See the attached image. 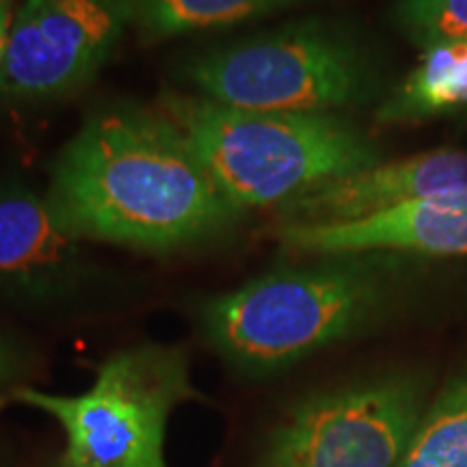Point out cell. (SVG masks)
Wrapping results in <instances>:
<instances>
[{
    "label": "cell",
    "mask_w": 467,
    "mask_h": 467,
    "mask_svg": "<svg viewBox=\"0 0 467 467\" xmlns=\"http://www.w3.org/2000/svg\"><path fill=\"white\" fill-rule=\"evenodd\" d=\"M134 5L137 0H22L0 93L17 102H50L83 89L134 26Z\"/></svg>",
    "instance_id": "7"
},
{
    "label": "cell",
    "mask_w": 467,
    "mask_h": 467,
    "mask_svg": "<svg viewBox=\"0 0 467 467\" xmlns=\"http://www.w3.org/2000/svg\"><path fill=\"white\" fill-rule=\"evenodd\" d=\"M461 191H467V151H424L314 184L277 208V225L348 223Z\"/></svg>",
    "instance_id": "9"
},
{
    "label": "cell",
    "mask_w": 467,
    "mask_h": 467,
    "mask_svg": "<svg viewBox=\"0 0 467 467\" xmlns=\"http://www.w3.org/2000/svg\"><path fill=\"white\" fill-rule=\"evenodd\" d=\"M159 109L241 214L279 208L314 184L381 162L377 145L334 113L244 110L173 89L161 93Z\"/></svg>",
    "instance_id": "3"
},
{
    "label": "cell",
    "mask_w": 467,
    "mask_h": 467,
    "mask_svg": "<svg viewBox=\"0 0 467 467\" xmlns=\"http://www.w3.org/2000/svg\"><path fill=\"white\" fill-rule=\"evenodd\" d=\"M58 467H66V465H63V463H58Z\"/></svg>",
    "instance_id": "17"
},
{
    "label": "cell",
    "mask_w": 467,
    "mask_h": 467,
    "mask_svg": "<svg viewBox=\"0 0 467 467\" xmlns=\"http://www.w3.org/2000/svg\"><path fill=\"white\" fill-rule=\"evenodd\" d=\"M197 399L180 347L137 344L109 355L89 389L74 396L14 388L9 400L39 409L66 433V467H167L175 407Z\"/></svg>",
    "instance_id": "5"
},
{
    "label": "cell",
    "mask_w": 467,
    "mask_h": 467,
    "mask_svg": "<svg viewBox=\"0 0 467 467\" xmlns=\"http://www.w3.org/2000/svg\"><path fill=\"white\" fill-rule=\"evenodd\" d=\"M394 20L411 42L431 46L467 42V0H400Z\"/></svg>",
    "instance_id": "14"
},
{
    "label": "cell",
    "mask_w": 467,
    "mask_h": 467,
    "mask_svg": "<svg viewBox=\"0 0 467 467\" xmlns=\"http://www.w3.org/2000/svg\"><path fill=\"white\" fill-rule=\"evenodd\" d=\"M295 0H137L134 28L145 42L227 28L255 20Z\"/></svg>",
    "instance_id": "12"
},
{
    "label": "cell",
    "mask_w": 467,
    "mask_h": 467,
    "mask_svg": "<svg viewBox=\"0 0 467 467\" xmlns=\"http://www.w3.org/2000/svg\"><path fill=\"white\" fill-rule=\"evenodd\" d=\"M388 255H327L203 299L197 307L203 342L243 377L282 372L388 312L394 296Z\"/></svg>",
    "instance_id": "2"
},
{
    "label": "cell",
    "mask_w": 467,
    "mask_h": 467,
    "mask_svg": "<svg viewBox=\"0 0 467 467\" xmlns=\"http://www.w3.org/2000/svg\"><path fill=\"white\" fill-rule=\"evenodd\" d=\"M467 107V42L431 46L399 91L379 110L388 124Z\"/></svg>",
    "instance_id": "11"
},
{
    "label": "cell",
    "mask_w": 467,
    "mask_h": 467,
    "mask_svg": "<svg viewBox=\"0 0 467 467\" xmlns=\"http://www.w3.org/2000/svg\"><path fill=\"white\" fill-rule=\"evenodd\" d=\"M16 14H17V0H0V78H3L5 63H7Z\"/></svg>",
    "instance_id": "16"
},
{
    "label": "cell",
    "mask_w": 467,
    "mask_h": 467,
    "mask_svg": "<svg viewBox=\"0 0 467 467\" xmlns=\"http://www.w3.org/2000/svg\"><path fill=\"white\" fill-rule=\"evenodd\" d=\"M285 251L317 255L418 254L467 255V191L429 197L336 225H277Z\"/></svg>",
    "instance_id": "10"
},
{
    "label": "cell",
    "mask_w": 467,
    "mask_h": 467,
    "mask_svg": "<svg viewBox=\"0 0 467 467\" xmlns=\"http://www.w3.org/2000/svg\"><path fill=\"white\" fill-rule=\"evenodd\" d=\"M44 195L78 241L145 254L200 247L243 217L171 117L134 102L87 115L52 161Z\"/></svg>",
    "instance_id": "1"
},
{
    "label": "cell",
    "mask_w": 467,
    "mask_h": 467,
    "mask_svg": "<svg viewBox=\"0 0 467 467\" xmlns=\"http://www.w3.org/2000/svg\"><path fill=\"white\" fill-rule=\"evenodd\" d=\"M189 93L265 113H334L375 96V66L342 28L299 22L197 52L182 66Z\"/></svg>",
    "instance_id": "4"
},
{
    "label": "cell",
    "mask_w": 467,
    "mask_h": 467,
    "mask_svg": "<svg viewBox=\"0 0 467 467\" xmlns=\"http://www.w3.org/2000/svg\"><path fill=\"white\" fill-rule=\"evenodd\" d=\"M26 370V355L20 344L0 331V389L9 388Z\"/></svg>",
    "instance_id": "15"
},
{
    "label": "cell",
    "mask_w": 467,
    "mask_h": 467,
    "mask_svg": "<svg viewBox=\"0 0 467 467\" xmlns=\"http://www.w3.org/2000/svg\"><path fill=\"white\" fill-rule=\"evenodd\" d=\"M424 405V383L413 375L309 394L273 426L258 467H399Z\"/></svg>",
    "instance_id": "6"
},
{
    "label": "cell",
    "mask_w": 467,
    "mask_h": 467,
    "mask_svg": "<svg viewBox=\"0 0 467 467\" xmlns=\"http://www.w3.org/2000/svg\"><path fill=\"white\" fill-rule=\"evenodd\" d=\"M52 214L46 195L17 175L0 178V299L63 312L98 295L102 268Z\"/></svg>",
    "instance_id": "8"
},
{
    "label": "cell",
    "mask_w": 467,
    "mask_h": 467,
    "mask_svg": "<svg viewBox=\"0 0 467 467\" xmlns=\"http://www.w3.org/2000/svg\"><path fill=\"white\" fill-rule=\"evenodd\" d=\"M399 467H467V372L426 409Z\"/></svg>",
    "instance_id": "13"
}]
</instances>
